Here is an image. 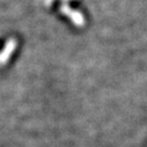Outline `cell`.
I'll return each instance as SVG.
<instances>
[{"instance_id": "1", "label": "cell", "mask_w": 147, "mask_h": 147, "mask_svg": "<svg viewBox=\"0 0 147 147\" xmlns=\"http://www.w3.org/2000/svg\"><path fill=\"white\" fill-rule=\"evenodd\" d=\"M61 11H62L64 14H67V16H69L72 19V21H73V23L75 25H78V26L84 25V16H82L81 13L76 12V11L71 10L68 5H62L61 7Z\"/></svg>"}, {"instance_id": "2", "label": "cell", "mask_w": 147, "mask_h": 147, "mask_svg": "<svg viewBox=\"0 0 147 147\" xmlns=\"http://www.w3.org/2000/svg\"><path fill=\"white\" fill-rule=\"evenodd\" d=\"M16 42L14 39H10L8 40L7 45H5L3 51L0 53V64H3L8 61V59L10 58L11 53L16 50Z\"/></svg>"}]
</instances>
